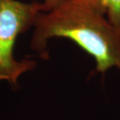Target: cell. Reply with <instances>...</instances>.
<instances>
[{
  "instance_id": "1",
  "label": "cell",
  "mask_w": 120,
  "mask_h": 120,
  "mask_svg": "<svg viewBox=\"0 0 120 120\" xmlns=\"http://www.w3.org/2000/svg\"><path fill=\"white\" fill-rule=\"evenodd\" d=\"M30 48L43 59L49 57L52 38H66L94 60V73L105 76L110 69L120 71V33L110 23L99 0H63L41 11L34 23Z\"/></svg>"
},
{
  "instance_id": "3",
  "label": "cell",
  "mask_w": 120,
  "mask_h": 120,
  "mask_svg": "<svg viewBox=\"0 0 120 120\" xmlns=\"http://www.w3.org/2000/svg\"><path fill=\"white\" fill-rule=\"evenodd\" d=\"M110 23L120 33V0H99Z\"/></svg>"
},
{
  "instance_id": "4",
  "label": "cell",
  "mask_w": 120,
  "mask_h": 120,
  "mask_svg": "<svg viewBox=\"0 0 120 120\" xmlns=\"http://www.w3.org/2000/svg\"><path fill=\"white\" fill-rule=\"evenodd\" d=\"M62 1L63 0H43L42 3L45 6V11L50 10Z\"/></svg>"
},
{
  "instance_id": "2",
  "label": "cell",
  "mask_w": 120,
  "mask_h": 120,
  "mask_svg": "<svg viewBox=\"0 0 120 120\" xmlns=\"http://www.w3.org/2000/svg\"><path fill=\"white\" fill-rule=\"evenodd\" d=\"M41 11H45V6L40 2L0 0V80H7L13 87H17L23 73L36 66L34 60H16L13 52L19 35L34 27Z\"/></svg>"
}]
</instances>
